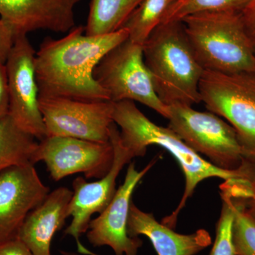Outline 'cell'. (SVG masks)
I'll return each instance as SVG.
<instances>
[{
  "mask_svg": "<svg viewBox=\"0 0 255 255\" xmlns=\"http://www.w3.org/2000/svg\"><path fill=\"white\" fill-rule=\"evenodd\" d=\"M60 253L62 255H80L75 253H71V252L60 251Z\"/></svg>",
  "mask_w": 255,
  "mask_h": 255,
  "instance_id": "28",
  "label": "cell"
},
{
  "mask_svg": "<svg viewBox=\"0 0 255 255\" xmlns=\"http://www.w3.org/2000/svg\"><path fill=\"white\" fill-rule=\"evenodd\" d=\"M0 255H34L16 236L0 243Z\"/></svg>",
  "mask_w": 255,
  "mask_h": 255,
  "instance_id": "25",
  "label": "cell"
},
{
  "mask_svg": "<svg viewBox=\"0 0 255 255\" xmlns=\"http://www.w3.org/2000/svg\"><path fill=\"white\" fill-rule=\"evenodd\" d=\"M11 28L0 19V63H5L14 41Z\"/></svg>",
  "mask_w": 255,
  "mask_h": 255,
  "instance_id": "24",
  "label": "cell"
},
{
  "mask_svg": "<svg viewBox=\"0 0 255 255\" xmlns=\"http://www.w3.org/2000/svg\"><path fill=\"white\" fill-rule=\"evenodd\" d=\"M36 51L27 35L15 36L4 65L9 91V116L18 128L36 140L46 137L38 103L35 75Z\"/></svg>",
  "mask_w": 255,
  "mask_h": 255,
  "instance_id": "9",
  "label": "cell"
},
{
  "mask_svg": "<svg viewBox=\"0 0 255 255\" xmlns=\"http://www.w3.org/2000/svg\"><path fill=\"white\" fill-rule=\"evenodd\" d=\"M143 0H92L85 34L99 36L122 28Z\"/></svg>",
  "mask_w": 255,
  "mask_h": 255,
  "instance_id": "18",
  "label": "cell"
},
{
  "mask_svg": "<svg viewBox=\"0 0 255 255\" xmlns=\"http://www.w3.org/2000/svg\"><path fill=\"white\" fill-rule=\"evenodd\" d=\"M168 107V127L190 148L202 154L220 169L235 171L247 159L234 128L212 112L192 106L174 104Z\"/></svg>",
  "mask_w": 255,
  "mask_h": 255,
  "instance_id": "5",
  "label": "cell"
},
{
  "mask_svg": "<svg viewBox=\"0 0 255 255\" xmlns=\"http://www.w3.org/2000/svg\"><path fill=\"white\" fill-rule=\"evenodd\" d=\"M73 191L60 187L32 210L18 230L17 237L34 255H52L53 236L65 226Z\"/></svg>",
  "mask_w": 255,
  "mask_h": 255,
  "instance_id": "16",
  "label": "cell"
},
{
  "mask_svg": "<svg viewBox=\"0 0 255 255\" xmlns=\"http://www.w3.org/2000/svg\"><path fill=\"white\" fill-rule=\"evenodd\" d=\"M47 137H69L109 142L114 102H85L63 97H38Z\"/></svg>",
  "mask_w": 255,
  "mask_h": 255,
  "instance_id": "8",
  "label": "cell"
},
{
  "mask_svg": "<svg viewBox=\"0 0 255 255\" xmlns=\"http://www.w3.org/2000/svg\"><path fill=\"white\" fill-rule=\"evenodd\" d=\"M18 128L9 115L0 121V171L16 165H34L38 142Z\"/></svg>",
  "mask_w": 255,
  "mask_h": 255,
  "instance_id": "17",
  "label": "cell"
},
{
  "mask_svg": "<svg viewBox=\"0 0 255 255\" xmlns=\"http://www.w3.org/2000/svg\"><path fill=\"white\" fill-rule=\"evenodd\" d=\"M250 1L251 0H177L166 13L162 23L182 21L187 16L200 13H241Z\"/></svg>",
  "mask_w": 255,
  "mask_h": 255,
  "instance_id": "20",
  "label": "cell"
},
{
  "mask_svg": "<svg viewBox=\"0 0 255 255\" xmlns=\"http://www.w3.org/2000/svg\"><path fill=\"white\" fill-rule=\"evenodd\" d=\"M93 75L108 92L111 102H139L164 118L168 117V107L156 94L141 45L128 38L102 58Z\"/></svg>",
  "mask_w": 255,
  "mask_h": 255,
  "instance_id": "7",
  "label": "cell"
},
{
  "mask_svg": "<svg viewBox=\"0 0 255 255\" xmlns=\"http://www.w3.org/2000/svg\"><path fill=\"white\" fill-rule=\"evenodd\" d=\"M233 200L235 204L233 238L236 255H255V220L247 212L241 202L235 199Z\"/></svg>",
  "mask_w": 255,
  "mask_h": 255,
  "instance_id": "22",
  "label": "cell"
},
{
  "mask_svg": "<svg viewBox=\"0 0 255 255\" xmlns=\"http://www.w3.org/2000/svg\"><path fill=\"white\" fill-rule=\"evenodd\" d=\"M110 140L114 149V162L110 172L100 180L87 182L82 177L74 179L73 196L69 204L68 216L72 217L65 235L75 238L79 253L82 255H97L82 246L80 238L86 233L94 214H100L113 199L117 192V179L124 166L131 162L130 154L121 142L120 132L117 124L110 127Z\"/></svg>",
  "mask_w": 255,
  "mask_h": 255,
  "instance_id": "10",
  "label": "cell"
},
{
  "mask_svg": "<svg viewBox=\"0 0 255 255\" xmlns=\"http://www.w3.org/2000/svg\"><path fill=\"white\" fill-rule=\"evenodd\" d=\"M112 119L120 128L122 145L132 158L145 155L149 146L158 145L172 154L180 164L185 177V189L179 205L161 222L167 227L175 228L179 213L203 180L211 177L220 178L225 182L253 180L255 177V164L250 160L235 171L216 167L190 148L169 127H160L151 122L132 101L114 102Z\"/></svg>",
  "mask_w": 255,
  "mask_h": 255,
  "instance_id": "2",
  "label": "cell"
},
{
  "mask_svg": "<svg viewBox=\"0 0 255 255\" xmlns=\"http://www.w3.org/2000/svg\"><path fill=\"white\" fill-rule=\"evenodd\" d=\"M182 21L193 52L204 70L255 74V50L241 13H200Z\"/></svg>",
  "mask_w": 255,
  "mask_h": 255,
  "instance_id": "4",
  "label": "cell"
},
{
  "mask_svg": "<svg viewBox=\"0 0 255 255\" xmlns=\"http://www.w3.org/2000/svg\"><path fill=\"white\" fill-rule=\"evenodd\" d=\"M80 0H0V19L14 37L46 30L66 33L75 27V8Z\"/></svg>",
  "mask_w": 255,
  "mask_h": 255,
  "instance_id": "14",
  "label": "cell"
},
{
  "mask_svg": "<svg viewBox=\"0 0 255 255\" xmlns=\"http://www.w3.org/2000/svg\"><path fill=\"white\" fill-rule=\"evenodd\" d=\"M201 101L234 128L247 159L255 162V74L204 70Z\"/></svg>",
  "mask_w": 255,
  "mask_h": 255,
  "instance_id": "6",
  "label": "cell"
},
{
  "mask_svg": "<svg viewBox=\"0 0 255 255\" xmlns=\"http://www.w3.org/2000/svg\"><path fill=\"white\" fill-rule=\"evenodd\" d=\"M84 32L83 26H75L63 38L46 37L42 42L35 56L38 97L110 101L94 70L106 54L128 38V32L124 28L99 36Z\"/></svg>",
  "mask_w": 255,
  "mask_h": 255,
  "instance_id": "1",
  "label": "cell"
},
{
  "mask_svg": "<svg viewBox=\"0 0 255 255\" xmlns=\"http://www.w3.org/2000/svg\"><path fill=\"white\" fill-rule=\"evenodd\" d=\"M236 200L242 203L247 212L255 220V175L254 179L252 181L251 185L246 199L243 200H239V199H236Z\"/></svg>",
  "mask_w": 255,
  "mask_h": 255,
  "instance_id": "27",
  "label": "cell"
},
{
  "mask_svg": "<svg viewBox=\"0 0 255 255\" xmlns=\"http://www.w3.org/2000/svg\"><path fill=\"white\" fill-rule=\"evenodd\" d=\"M110 142H97L69 137H47L38 142L34 164L43 162L55 182L82 173L86 179H102L114 162Z\"/></svg>",
  "mask_w": 255,
  "mask_h": 255,
  "instance_id": "11",
  "label": "cell"
},
{
  "mask_svg": "<svg viewBox=\"0 0 255 255\" xmlns=\"http://www.w3.org/2000/svg\"><path fill=\"white\" fill-rule=\"evenodd\" d=\"M130 237L145 236L150 240L158 255H196L212 243L207 231L199 229L191 234H180L159 223L150 213L138 209L130 203L128 219Z\"/></svg>",
  "mask_w": 255,
  "mask_h": 255,
  "instance_id": "15",
  "label": "cell"
},
{
  "mask_svg": "<svg viewBox=\"0 0 255 255\" xmlns=\"http://www.w3.org/2000/svg\"><path fill=\"white\" fill-rule=\"evenodd\" d=\"M243 23L255 50V0H251L241 12Z\"/></svg>",
  "mask_w": 255,
  "mask_h": 255,
  "instance_id": "26",
  "label": "cell"
},
{
  "mask_svg": "<svg viewBox=\"0 0 255 255\" xmlns=\"http://www.w3.org/2000/svg\"><path fill=\"white\" fill-rule=\"evenodd\" d=\"M49 193L33 164L0 171V243L17 236L26 216Z\"/></svg>",
  "mask_w": 255,
  "mask_h": 255,
  "instance_id": "13",
  "label": "cell"
},
{
  "mask_svg": "<svg viewBox=\"0 0 255 255\" xmlns=\"http://www.w3.org/2000/svg\"><path fill=\"white\" fill-rule=\"evenodd\" d=\"M142 50L156 94L164 105L201 102L199 83L204 70L193 52L182 21L160 23Z\"/></svg>",
  "mask_w": 255,
  "mask_h": 255,
  "instance_id": "3",
  "label": "cell"
},
{
  "mask_svg": "<svg viewBox=\"0 0 255 255\" xmlns=\"http://www.w3.org/2000/svg\"><path fill=\"white\" fill-rule=\"evenodd\" d=\"M222 209L216 225V239L209 255H236L233 238L235 204L231 196L221 191Z\"/></svg>",
  "mask_w": 255,
  "mask_h": 255,
  "instance_id": "21",
  "label": "cell"
},
{
  "mask_svg": "<svg viewBox=\"0 0 255 255\" xmlns=\"http://www.w3.org/2000/svg\"><path fill=\"white\" fill-rule=\"evenodd\" d=\"M155 162V159H152L141 171L137 170L134 162L129 163L124 182L110 205L90 221L86 233L92 246L110 247L115 255H137L142 241L128 234L129 210L134 190Z\"/></svg>",
  "mask_w": 255,
  "mask_h": 255,
  "instance_id": "12",
  "label": "cell"
},
{
  "mask_svg": "<svg viewBox=\"0 0 255 255\" xmlns=\"http://www.w3.org/2000/svg\"><path fill=\"white\" fill-rule=\"evenodd\" d=\"M9 91L7 75L4 63H0V121L9 115Z\"/></svg>",
  "mask_w": 255,
  "mask_h": 255,
  "instance_id": "23",
  "label": "cell"
},
{
  "mask_svg": "<svg viewBox=\"0 0 255 255\" xmlns=\"http://www.w3.org/2000/svg\"><path fill=\"white\" fill-rule=\"evenodd\" d=\"M177 1L143 0L122 27L128 32V39L142 46L151 33L162 22L169 8Z\"/></svg>",
  "mask_w": 255,
  "mask_h": 255,
  "instance_id": "19",
  "label": "cell"
}]
</instances>
